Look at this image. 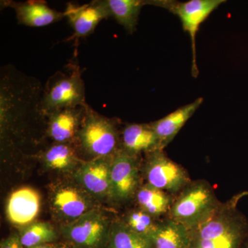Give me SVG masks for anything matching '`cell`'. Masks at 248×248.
<instances>
[{"label":"cell","instance_id":"1","mask_svg":"<svg viewBox=\"0 0 248 248\" xmlns=\"http://www.w3.org/2000/svg\"><path fill=\"white\" fill-rule=\"evenodd\" d=\"M242 192L221 203L206 221L190 232V248H242L248 219L237 208Z\"/></svg>","mask_w":248,"mask_h":248},{"label":"cell","instance_id":"2","mask_svg":"<svg viewBox=\"0 0 248 248\" xmlns=\"http://www.w3.org/2000/svg\"><path fill=\"white\" fill-rule=\"evenodd\" d=\"M221 203L209 182L203 179L192 181L174 195L167 217L190 231L206 221Z\"/></svg>","mask_w":248,"mask_h":248},{"label":"cell","instance_id":"3","mask_svg":"<svg viewBox=\"0 0 248 248\" xmlns=\"http://www.w3.org/2000/svg\"><path fill=\"white\" fill-rule=\"evenodd\" d=\"M75 146L92 159L111 157L122 148L115 120L100 115L87 104Z\"/></svg>","mask_w":248,"mask_h":248},{"label":"cell","instance_id":"4","mask_svg":"<svg viewBox=\"0 0 248 248\" xmlns=\"http://www.w3.org/2000/svg\"><path fill=\"white\" fill-rule=\"evenodd\" d=\"M86 104L81 68L75 62L67 64L62 71H57L44 85L42 106L46 117L61 109Z\"/></svg>","mask_w":248,"mask_h":248},{"label":"cell","instance_id":"5","mask_svg":"<svg viewBox=\"0 0 248 248\" xmlns=\"http://www.w3.org/2000/svg\"><path fill=\"white\" fill-rule=\"evenodd\" d=\"M112 223L96 209L78 219L62 225L60 232L75 248H107Z\"/></svg>","mask_w":248,"mask_h":248},{"label":"cell","instance_id":"6","mask_svg":"<svg viewBox=\"0 0 248 248\" xmlns=\"http://www.w3.org/2000/svg\"><path fill=\"white\" fill-rule=\"evenodd\" d=\"M223 2H225L223 0H190L185 2L170 0L148 1V5L167 9L180 19L183 29L190 37L192 50V75L195 78L199 74L196 53L197 32L202 23Z\"/></svg>","mask_w":248,"mask_h":248},{"label":"cell","instance_id":"7","mask_svg":"<svg viewBox=\"0 0 248 248\" xmlns=\"http://www.w3.org/2000/svg\"><path fill=\"white\" fill-rule=\"evenodd\" d=\"M143 169L146 184L170 195H177L192 182L187 170L166 156L164 150L147 153Z\"/></svg>","mask_w":248,"mask_h":248},{"label":"cell","instance_id":"8","mask_svg":"<svg viewBox=\"0 0 248 248\" xmlns=\"http://www.w3.org/2000/svg\"><path fill=\"white\" fill-rule=\"evenodd\" d=\"M50 202L54 215L63 224L97 209L95 199L76 181L54 185L50 192Z\"/></svg>","mask_w":248,"mask_h":248},{"label":"cell","instance_id":"9","mask_svg":"<svg viewBox=\"0 0 248 248\" xmlns=\"http://www.w3.org/2000/svg\"><path fill=\"white\" fill-rule=\"evenodd\" d=\"M138 156L121 148L112 156L110 162L111 199L125 203L135 198L140 187Z\"/></svg>","mask_w":248,"mask_h":248},{"label":"cell","instance_id":"10","mask_svg":"<svg viewBox=\"0 0 248 248\" xmlns=\"http://www.w3.org/2000/svg\"><path fill=\"white\" fill-rule=\"evenodd\" d=\"M111 157L95 158L80 165L75 180L95 200L111 198Z\"/></svg>","mask_w":248,"mask_h":248},{"label":"cell","instance_id":"11","mask_svg":"<svg viewBox=\"0 0 248 248\" xmlns=\"http://www.w3.org/2000/svg\"><path fill=\"white\" fill-rule=\"evenodd\" d=\"M63 14L78 38L91 35L99 23L110 17L106 0H94L81 5L68 2Z\"/></svg>","mask_w":248,"mask_h":248},{"label":"cell","instance_id":"12","mask_svg":"<svg viewBox=\"0 0 248 248\" xmlns=\"http://www.w3.org/2000/svg\"><path fill=\"white\" fill-rule=\"evenodd\" d=\"M86 106L61 109L47 115L46 137L53 143H74Z\"/></svg>","mask_w":248,"mask_h":248},{"label":"cell","instance_id":"13","mask_svg":"<svg viewBox=\"0 0 248 248\" xmlns=\"http://www.w3.org/2000/svg\"><path fill=\"white\" fill-rule=\"evenodd\" d=\"M1 4L4 7L14 9L18 23L27 27H46L65 17L63 12L51 9L44 1H27L24 2L3 1Z\"/></svg>","mask_w":248,"mask_h":248},{"label":"cell","instance_id":"14","mask_svg":"<svg viewBox=\"0 0 248 248\" xmlns=\"http://www.w3.org/2000/svg\"><path fill=\"white\" fill-rule=\"evenodd\" d=\"M203 101V98H198L195 102L179 108L166 117L151 123L157 137L160 149L164 150L174 140L186 122L202 105Z\"/></svg>","mask_w":248,"mask_h":248},{"label":"cell","instance_id":"15","mask_svg":"<svg viewBox=\"0 0 248 248\" xmlns=\"http://www.w3.org/2000/svg\"><path fill=\"white\" fill-rule=\"evenodd\" d=\"M40 208L38 192L31 187H21L10 196L7 204L8 218L19 226L29 224L36 218Z\"/></svg>","mask_w":248,"mask_h":248},{"label":"cell","instance_id":"16","mask_svg":"<svg viewBox=\"0 0 248 248\" xmlns=\"http://www.w3.org/2000/svg\"><path fill=\"white\" fill-rule=\"evenodd\" d=\"M121 145L124 151L136 155L161 150L151 124H129L121 133Z\"/></svg>","mask_w":248,"mask_h":248},{"label":"cell","instance_id":"17","mask_svg":"<svg viewBox=\"0 0 248 248\" xmlns=\"http://www.w3.org/2000/svg\"><path fill=\"white\" fill-rule=\"evenodd\" d=\"M149 239L152 248H190V232L169 217L160 220Z\"/></svg>","mask_w":248,"mask_h":248},{"label":"cell","instance_id":"18","mask_svg":"<svg viewBox=\"0 0 248 248\" xmlns=\"http://www.w3.org/2000/svg\"><path fill=\"white\" fill-rule=\"evenodd\" d=\"M174 195L145 184L139 187L135 199L138 208L155 218L169 215Z\"/></svg>","mask_w":248,"mask_h":248},{"label":"cell","instance_id":"19","mask_svg":"<svg viewBox=\"0 0 248 248\" xmlns=\"http://www.w3.org/2000/svg\"><path fill=\"white\" fill-rule=\"evenodd\" d=\"M106 3L110 17L130 34L136 31L142 7L148 5L143 0H106Z\"/></svg>","mask_w":248,"mask_h":248},{"label":"cell","instance_id":"20","mask_svg":"<svg viewBox=\"0 0 248 248\" xmlns=\"http://www.w3.org/2000/svg\"><path fill=\"white\" fill-rule=\"evenodd\" d=\"M42 159L48 169L68 170L79 162L74 143H53L42 153Z\"/></svg>","mask_w":248,"mask_h":248},{"label":"cell","instance_id":"21","mask_svg":"<svg viewBox=\"0 0 248 248\" xmlns=\"http://www.w3.org/2000/svg\"><path fill=\"white\" fill-rule=\"evenodd\" d=\"M107 248H152L148 238L132 231L122 220L112 223Z\"/></svg>","mask_w":248,"mask_h":248},{"label":"cell","instance_id":"22","mask_svg":"<svg viewBox=\"0 0 248 248\" xmlns=\"http://www.w3.org/2000/svg\"><path fill=\"white\" fill-rule=\"evenodd\" d=\"M23 248H29L47 244H54L58 233L47 222H35L23 230L20 236Z\"/></svg>","mask_w":248,"mask_h":248},{"label":"cell","instance_id":"23","mask_svg":"<svg viewBox=\"0 0 248 248\" xmlns=\"http://www.w3.org/2000/svg\"><path fill=\"white\" fill-rule=\"evenodd\" d=\"M122 221L134 232L149 239L159 224L160 220L137 208L125 214Z\"/></svg>","mask_w":248,"mask_h":248},{"label":"cell","instance_id":"24","mask_svg":"<svg viewBox=\"0 0 248 248\" xmlns=\"http://www.w3.org/2000/svg\"><path fill=\"white\" fill-rule=\"evenodd\" d=\"M0 248H24L21 244L19 236L17 234H11L9 237L3 240Z\"/></svg>","mask_w":248,"mask_h":248},{"label":"cell","instance_id":"25","mask_svg":"<svg viewBox=\"0 0 248 248\" xmlns=\"http://www.w3.org/2000/svg\"><path fill=\"white\" fill-rule=\"evenodd\" d=\"M55 248H75L68 243H59V244H55Z\"/></svg>","mask_w":248,"mask_h":248},{"label":"cell","instance_id":"26","mask_svg":"<svg viewBox=\"0 0 248 248\" xmlns=\"http://www.w3.org/2000/svg\"><path fill=\"white\" fill-rule=\"evenodd\" d=\"M29 248H55V244H47Z\"/></svg>","mask_w":248,"mask_h":248},{"label":"cell","instance_id":"27","mask_svg":"<svg viewBox=\"0 0 248 248\" xmlns=\"http://www.w3.org/2000/svg\"><path fill=\"white\" fill-rule=\"evenodd\" d=\"M242 248H248V236L247 239L245 241L244 245H243Z\"/></svg>","mask_w":248,"mask_h":248},{"label":"cell","instance_id":"28","mask_svg":"<svg viewBox=\"0 0 248 248\" xmlns=\"http://www.w3.org/2000/svg\"><path fill=\"white\" fill-rule=\"evenodd\" d=\"M243 195L244 197H246V196L248 195V191H246V192H242Z\"/></svg>","mask_w":248,"mask_h":248}]
</instances>
